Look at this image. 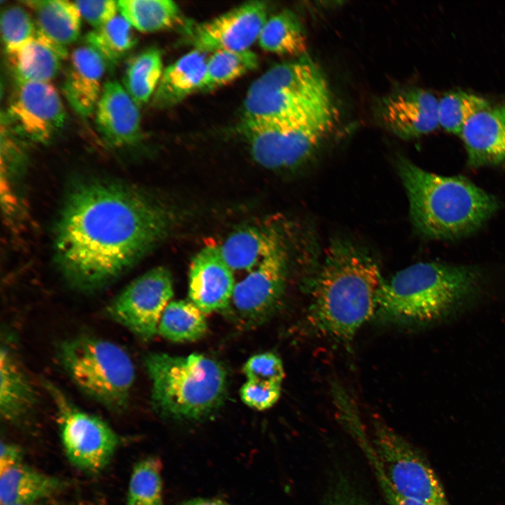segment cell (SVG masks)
<instances>
[{
	"mask_svg": "<svg viewBox=\"0 0 505 505\" xmlns=\"http://www.w3.org/2000/svg\"><path fill=\"white\" fill-rule=\"evenodd\" d=\"M175 212L140 189L80 180L65 198L55 229V258L74 288L94 292L125 274L170 234Z\"/></svg>",
	"mask_w": 505,
	"mask_h": 505,
	"instance_id": "obj_1",
	"label": "cell"
},
{
	"mask_svg": "<svg viewBox=\"0 0 505 505\" xmlns=\"http://www.w3.org/2000/svg\"><path fill=\"white\" fill-rule=\"evenodd\" d=\"M381 281L369 255L348 243H333L311 290L309 325L323 336L351 340L375 312Z\"/></svg>",
	"mask_w": 505,
	"mask_h": 505,
	"instance_id": "obj_2",
	"label": "cell"
},
{
	"mask_svg": "<svg viewBox=\"0 0 505 505\" xmlns=\"http://www.w3.org/2000/svg\"><path fill=\"white\" fill-rule=\"evenodd\" d=\"M483 281L476 267L417 263L381 281L376 309L384 317L405 323H445L476 302Z\"/></svg>",
	"mask_w": 505,
	"mask_h": 505,
	"instance_id": "obj_3",
	"label": "cell"
},
{
	"mask_svg": "<svg viewBox=\"0 0 505 505\" xmlns=\"http://www.w3.org/2000/svg\"><path fill=\"white\" fill-rule=\"evenodd\" d=\"M398 168L416 230L429 238L452 240L481 227L497 211V198L462 176L445 177L399 157Z\"/></svg>",
	"mask_w": 505,
	"mask_h": 505,
	"instance_id": "obj_4",
	"label": "cell"
},
{
	"mask_svg": "<svg viewBox=\"0 0 505 505\" xmlns=\"http://www.w3.org/2000/svg\"><path fill=\"white\" fill-rule=\"evenodd\" d=\"M144 365L151 382L152 407L163 417L201 421L224 404L227 373L213 358L196 354L150 353L144 358Z\"/></svg>",
	"mask_w": 505,
	"mask_h": 505,
	"instance_id": "obj_5",
	"label": "cell"
},
{
	"mask_svg": "<svg viewBox=\"0 0 505 505\" xmlns=\"http://www.w3.org/2000/svg\"><path fill=\"white\" fill-rule=\"evenodd\" d=\"M57 358L86 396L113 412L128 409L135 368L130 355L120 345L93 336L79 335L59 344Z\"/></svg>",
	"mask_w": 505,
	"mask_h": 505,
	"instance_id": "obj_6",
	"label": "cell"
},
{
	"mask_svg": "<svg viewBox=\"0 0 505 505\" xmlns=\"http://www.w3.org/2000/svg\"><path fill=\"white\" fill-rule=\"evenodd\" d=\"M328 83L309 57L274 66L250 86L243 117L274 119L297 116L332 105Z\"/></svg>",
	"mask_w": 505,
	"mask_h": 505,
	"instance_id": "obj_7",
	"label": "cell"
},
{
	"mask_svg": "<svg viewBox=\"0 0 505 505\" xmlns=\"http://www.w3.org/2000/svg\"><path fill=\"white\" fill-rule=\"evenodd\" d=\"M334 106L283 119L243 118L239 130L254 160L273 170L294 168L312 157L332 131Z\"/></svg>",
	"mask_w": 505,
	"mask_h": 505,
	"instance_id": "obj_8",
	"label": "cell"
},
{
	"mask_svg": "<svg viewBox=\"0 0 505 505\" xmlns=\"http://www.w3.org/2000/svg\"><path fill=\"white\" fill-rule=\"evenodd\" d=\"M354 432L371 464L380 470L400 495L428 505H449L427 461L391 428L375 419L370 444L361 428Z\"/></svg>",
	"mask_w": 505,
	"mask_h": 505,
	"instance_id": "obj_9",
	"label": "cell"
},
{
	"mask_svg": "<svg viewBox=\"0 0 505 505\" xmlns=\"http://www.w3.org/2000/svg\"><path fill=\"white\" fill-rule=\"evenodd\" d=\"M43 384L55 407L61 443L68 461L90 474L104 470L120 443L118 434L105 420L76 405L57 385L48 380Z\"/></svg>",
	"mask_w": 505,
	"mask_h": 505,
	"instance_id": "obj_10",
	"label": "cell"
},
{
	"mask_svg": "<svg viewBox=\"0 0 505 505\" xmlns=\"http://www.w3.org/2000/svg\"><path fill=\"white\" fill-rule=\"evenodd\" d=\"M173 295L170 271L156 267L126 285L108 304L106 314L139 339L149 340L158 332L161 316Z\"/></svg>",
	"mask_w": 505,
	"mask_h": 505,
	"instance_id": "obj_11",
	"label": "cell"
},
{
	"mask_svg": "<svg viewBox=\"0 0 505 505\" xmlns=\"http://www.w3.org/2000/svg\"><path fill=\"white\" fill-rule=\"evenodd\" d=\"M6 117L15 133L46 143L64 126L66 113L58 90L49 82H18Z\"/></svg>",
	"mask_w": 505,
	"mask_h": 505,
	"instance_id": "obj_12",
	"label": "cell"
},
{
	"mask_svg": "<svg viewBox=\"0 0 505 505\" xmlns=\"http://www.w3.org/2000/svg\"><path fill=\"white\" fill-rule=\"evenodd\" d=\"M267 11L266 2L245 3L211 20L189 24L187 39L194 49L206 53L249 50L259 38Z\"/></svg>",
	"mask_w": 505,
	"mask_h": 505,
	"instance_id": "obj_13",
	"label": "cell"
},
{
	"mask_svg": "<svg viewBox=\"0 0 505 505\" xmlns=\"http://www.w3.org/2000/svg\"><path fill=\"white\" fill-rule=\"evenodd\" d=\"M287 261L283 243L235 285L231 302L241 317L259 321L275 309L284 291Z\"/></svg>",
	"mask_w": 505,
	"mask_h": 505,
	"instance_id": "obj_14",
	"label": "cell"
},
{
	"mask_svg": "<svg viewBox=\"0 0 505 505\" xmlns=\"http://www.w3.org/2000/svg\"><path fill=\"white\" fill-rule=\"evenodd\" d=\"M235 284L233 271L219 246L208 245L193 258L189 274V297L204 314L228 307Z\"/></svg>",
	"mask_w": 505,
	"mask_h": 505,
	"instance_id": "obj_15",
	"label": "cell"
},
{
	"mask_svg": "<svg viewBox=\"0 0 505 505\" xmlns=\"http://www.w3.org/2000/svg\"><path fill=\"white\" fill-rule=\"evenodd\" d=\"M438 100L419 88L397 90L386 97L380 106L383 123L398 137L409 140L428 134L438 124Z\"/></svg>",
	"mask_w": 505,
	"mask_h": 505,
	"instance_id": "obj_16",
	"label": "cell"
},
{
	"mask_svg": "<svg viewBox=\"0 0 505 505\" xmlns=\"http://www.w3.org/2000/svg\"><path fill=\"white\" fill-rule=\"evenodd\" d=\"M95 122L102 138L112 147L130 146L140 138L139 106L116 81H107L102 86Z\"/></svg>",
	"mask_w": 505,
	"mask_h": 505,
	"instance_id": "obj_17",
	"label": "cell"
},
{
	"mask_svg": "<svg viewBox=\"0 0 505 505\" xmlns=\"http://www.w3.org/2000/svg\"><path fill=\"white\" fill-rule=\"evenodd\" d=\"M459 136L471 167L505 163V103L489 105L476 112L466 121Z\"/></svg>",
	"mask_w": 505,
	"mask_h": 505,
	"instance_id": "obj_18",
	"label": "cell"
},
{
	"mask_svg": "<svg viewBox=\"0 0 505 505\" xmlns=\"http://www.w3.org/2000/svg\"><path fill=\"white\" fill-rule=\"evenodd\" d=\"M107 65L102 57L87 44L76 48L71 53L62 93L79 115L87 117L95 111Z\"/></svg>",
	"mask_w": 505,
	"mask_h": 505,
	"instance_id": "obj_19",
	"label": "cell"
},
{
	"mask_svg": "<svg viewBox=\"0 0 505 505\" xmlns=\"http://www.w3.org/2000/svg\"><path fill=\"white\" fill-rule=\"evenodd\" d=\"M0 412L8 423L22 425L33 415L38 403L35 389L7 337L0 352Z\"/></svg>",
	"mask_w": 505,
	"mask_h": 505,
	"instance_id": "obj_20",
	"label": "cell"
},
{
	"mask_svg": "<svg viewBox=\"0 0 505 505\" xmlns=\"http://www.w3.org/2000/svg\"><path fill=\"white\" fill-rule=\"evenodd\" d=\"M0 473L1 504L44 502L67 487L65 480L23 463Z\"/></svg>",
	"mask_w": 505,
	"mask_h": 505,
	"instance_id": "obj_21",
	"label": "cell"
},
{
	"mask_svg": "<svg viewBox=\"0 0 505 505\" xmlns=\"http://www.w3.org/2000/svg\"><path fill=\"white\" fill-rule=\"evenodd\" d=\"M208 53L194 49L166 67L154 94L156 108L172 107L201 90L208 60Z\"/></svg>",
	"mask_w": 505,
	"mask_h": 505,
	"instance_id": "obj_22",
	"label": "cell"
},
{
	"mask_svg": "<svg viewBox=\"0 0 505 505\" xmlns=\"http://www.w3.org/2000/svg\"><path fill=\"white\" fill-rule=\"evenodd\" d=\"M67 49L36 32L35 36L8 55L17 82H49L58 74Z\"/></svg>",
	"mask_w": 505,
	"mask_h": 505,
	"instance_id": "obj_23",
	"label": "cell"
},
{
	"mask_svg": "<svg viewBox=\"0 0 505 505\" xmlns=\"http://www.w3.org/2000/svg\"><path fill=\"white\" fill-rule=\"evenodd\" d=\"M34 13L36 32L54 44L67 48L81 32V15L74 1L67 0L23 1Z\"/></svg>",
	"mask_w": 505,
	"mask_h": 505,
	"instance_id": "obj_24",
	"label": "cell"
},
{
	"mask_svg": "<svg viewBox=\"0 0 505 505\" xmlns=\"http://www.w3.org/2000/svg\"><path fill=\"white\" fill-rule=\"evenodd\" d=\"M283 243L275 230L250 227L234 232L219 248L233 271L250 272Z\"/></svg>",
	"mask_w": 505,
	"mask_h": 505,
	"instance_id": "obj_25",
	"label": "cell"
},
{
	"mask_svg": "<svg viewBox=\"0 0 505 505\" xmlns=\"http://www.w3.org/2000/svg\"><path fill=\"white\" fill-rule=\"evenodd\" d=\"M258 40L263 50L278 55H302L307 47L302 25L297 15L287 9L267 20Z\"/></svg>",
	"mask_w": 505,
	"mask_h": 505,
	"instance_id": "obj_26",
	"label": "cell"
},
{
	"mask_svg": "<svg viewBox=\"0 0 505 505\" xmlns=\"http://www.w3.org/2000/svg\"><path fill=\"white\" fill-rule=\"evenodd\" d=\"M120 14L142 32H154L172 27L180 22V11L170 0H119Z\"/></svg>",
	"mask_w": 505,
	"mask_h": 505,
	"instance_id": "obj_27",
	"label": "cell"
},
{
	"mask_svg": "<svg viewBox=\"0 0 505 505\" xmlns=\"http://www.w3.org/2000/svg\"><path fill=\"white\" fill-rule=\"evenodd\" d=\"M205 314L191 302L171 301L161 316L158 332L175 342L195 341L207 331Z\"/></svg>",
	"mask_w": 505,
	"mask_h": 505,
	"instance_id": "obj_28",
	"label": "cell"
},
{
	"mask_svg": "<svg viewBox=\"0 0 505 505\" xmlns=\"http://www.w3.org/2000/svg\"><path fill=\"white\" fill-rule=\"evenodd\" d=\"M159 50L148 48L135 55L125 70L123 86L138 106L154 95L163 74Z\"/></svg>",
	"mask_w": 505,
	"mask_h": 505,
	"instance_id": "obj_29",
	"label": "cell"
},
{
	"mask_svg": "<svg viewBox=\"0 0 505 505\" xmlns=\"http://www.w3.org/2000/svg\"><path fill=\"white\" fill-rule=\"evenodd\" d=\"M85 41L102 57L107 65L112 66L133 49L137 37L133 26L119 14L105 25L89 32Z\"/></svg>",
	"mask_w": 505,
	"mask_h": 505,
	"instance_id": "obj_30",
	"label": "cell"
},
{
	"mask_svg": "<svg viewBox=\"0 0 505 505\" xmlns=\"http://www.w3.org/2000/svg\"><path fill=\"white\" fill-rule=\"evenodd\" d=\"M258 65L257 55L247 50H220L208 58L200 91H209L224 86Z\"/></svg>",
	"mask_w": 505,
	"mask_h": 505,
	"instance_id": "obj_31",
	"label": "cell"
},
{
	"mask_svg": "<svg viewBox=\"0 0 505 505\" xmlns=\"http://www.w3.org/2000/svg\"><path fill=\"white\" fill-rule=\"evenodd\" d=\"M126 505H163L161 464L157 457H145L134 466Z\"/></svg>",
	"mask_w": 505,
	"mask_h": 505,
	"instance_id": "obj_32",
	"label": "cell"
},
{
	"mask_svg": "<svg viewBox=\"0 0 505 505\" xmlns=\"http://www.w3.org/2000/svg\"><path fill=\"white\" fill-rule=\"evenodd\" d=\"M489 105L483 97L464 91L446 93L438 100V124L446 131L459 135L466 121Z\"/></svg>",
	"mask_w": 505,
	"mask_h": 505,
	"instance_id": "obj_33",
	"label": "cell"
},
{
	"mask_svg": "<svg viewBox=\"0 0 505 505\" xmlns=\"http://www.w3.org/2000/svg\"><path fill=\"white\" fill-rule=\"evenodd\" d=\"M1 36L7 55H10L36 35L34 20L20 6L13 5L2 10L0 20Z\"/></svg>",
	"mask_w": 505,
	"mask_h": 505,
	"instance_id": "obj_34",
	"label": "cell"
},
{
	"mask_svg": "<svg viewBox=\"0 0 505 505\" xmlns=\"http://www.w3.org/2000/svg\"><path fill=\"white\" fill-rule=\"evenodd\" d=\"M243 372L248 380L281 385L285 376L281 359L271 352L251 356L245 363Z\"/></svg>",
	"mask_w": 505,
	"mask_h": 505,
	"instance_id": "obj_35",
	"label": "cell"
},
{
	"mask_svg": "<svg viewBox=\"0 0 505 505\" xmlns=\"http://www.w3.org/2000/svg\"><path fill=\"white\" fill-rule=\"evenodd\" d=\"M281 391V384L248 379L241 386L240 395L242 401L248 406L264 410L278 401Z\"/></svg>",
	"mask_w": 505,
	"mask_h": 505,
	"instance_id": "obj_36",
	"label": "cell"
},
{
	"mask_svg": "<svg viewBox=\"0 0 505 505\" xmlns=\"http://www.w3.org/2000/svg\"><path fill=\"white\" fill-rule=\"evenodd\" d=\"M74 3L81 18L94 29L105 25L118 15L117 1H75Z\"/></svg>",
	"mask_w": 505,
	"mask_h": 505,
	"instance_id": "obj_37",
	"label": "cell"
},
{
	"mask_svg": "<svg viewBox=\"0 0 505 505\" xmlns=\"http://www.w3.org/2000/svg\"><path fill=\"white\" fill-rule=\"evenodd\" d=\"M325 505H371L347 485L338 486L328 499Z\"/></svg>",
	"mask_w": 505,
	"mask_h": 505,
	"instance_id": "obj_38",
	"label": "cell"
},
{
	"mask_svg": "<svg viewBox=\"0 0 505 505\" xmlns=\"http://www.w3.org/2000/svg\"><path fill=\"white\" fill-rule=\"evenodd\" d=\"M22 450L18 445L2 441L0 452V473L22 463Z\"/></svg>",
	"mask_w": 505,
	"mask_h": 505,
	"instance_id": "obj_39",
	"label": "cell"
},
{
	"mask_svg": "<svg viewBox=\"0 0 505 505\" xmlns=\"http://www.w3.org/2000/svg\"><path fill=\"white\" fill-rule=\"evenodd\" d=\"M180 505H233L226 501L210 498H194L184 501Z\"/></svg>",
	"mask_w": 505,
	"mask_h": 505,
	"instance_id": "obj_40",
	"label": "cell"
},
{
	"mask_svg": "<svg viewBox=\"0 0 505 505\" xmlns=\"http://www.w3.org/2000/svg\"><path fill=\"white\" fill-rule=\"evenodd\" d=\"M1 505H48L44 502L34 503V504H1Z\"/></svg>",
	"mask_w": 505,
	"mask_h": 505,
	"instance_id": "obj_41",
	"label": "cell"
}]
</instances>
